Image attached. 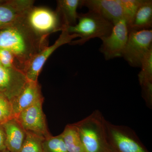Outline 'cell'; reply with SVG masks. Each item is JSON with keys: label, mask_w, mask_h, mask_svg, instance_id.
<instances>
[{"label": "cell", "mask_w": 152, "mask_h": 152, "mask_svg": "<svg viewBox=\"0 0 152 152\" xmlns=\"http://www.w3.org/2000/svg\"><path fill=\"white\" fill-rule=\"evenodd\" d=\"M48 46V38L36 35L23 20L0 29V49L7 50L15 56L24 74L33 58Z\"/></svg>", "instance_id": "1"}, {"label": "cell", "mask_w": 152, "mask_h": 152, "mask_svg": "<svg viewBox=\"0 0 152 152\" xmlns=\"http://www.w3.org/2000/svg\"><path fill=\"white\" fill-rule=\"evenodd\" d=\"M106 121L99 111L75 124L85 152H113L107 137Z\"/></svg>", "instance_id": "2"}, {"label": "cell", "mask_w": 152, "mask_h": 152, "mask_svg": "<svg viewBox=\"0 0 152 152\" xmlns=\"http://www.w3.org/2000/svg\"><path fill=\"white\" fill-rule=\"evenodd\" d=\"M113 26V23L108 20L96 13L89 11L86 13L79 14L77 24L67 27L61 31L75 34L80 37L79 39L72 41L70 45H83L91 39L99 38L101 39L108 36Z\"/></svg>", "instance_id": "3"}, {"label": "cell", "mask_w": 152, "mask_h": 152, "mask_svg": "<svg viewBox=\"0 0 152 152\" xmlns=\"http://www.w3.org/2000/svg\"><path fill=\"white\" fill-rule=\"evenodd\" d=\"M24 22L39 37L48 38L52 33L60 31L61 24L56 11L42 7L34 6L26 14Z\"/></svg>", "instance_id": "4"}, {"label": "cell", "mask_w": 152, "mask_h": 152, "mask_svg": "<svg viewBox=\"0 0 152 152\" xmlns=\"http://www.w3.org/2000/svg\"><path fill=\"white\" fill-rule=\"evenodd\" d=\"M152 48V30H130L122 57L133 67H140L143 58Z\"/></svg>", "instance_id": "5"}, {"label": "cell", "mask_w": 152, "mask_h": 152, "mask_svg": "<svg viewBox=\"0 0 152 152\" xmlns=\"http://www.w3.org/2000/svg\"><path fill=\"white\" fill-rule=\"evenodd\" d=\"M109 145L113 152H149L137 136L126 128L115 126L106 121Z\"/></svg>", "instance_id": "6"}, {"label": "cell", "mask_w": 152, "mask_h": 152, "mask_svg": "<svg viewBox=\"0 0 152 152\" xmlns=\"http://www.w3.org/2000/svg\"><path fill=\"white\" fill-rule=\"evenodd\" d=\"M129 20L123 18L115 22L110 34L101 39L100 50L107 60L122 57L129 36Z\"/></svg>", "instance_id": "7"}, {"label": "cell", "mask_w": 152, "mask_h": 152, "mask_svg": "<svg viewBox=\"0 0 152 152\" xmlns=\"http://www.w3.org/2000/svg\"><path fill=\"white\" fill-rule=\"evenodd\" d=\"M43 99L21 112L15 118L26 132L32 133L44 139L51 135L48 131L42 110Z\"/></svg>", "instance_id": "8"}, {"label": "cell", "mask_w": 152, "mask_h": 152, "mask_svg": "<svg viewBox=\"0 0 152 152\" xmlns=\"http://www.w3.org/2000/svg\"><path fill=\"white\" fill-rule=\"evenodd\" d=\"M79 37L75 34H69L66 31H61V33L50 46H48L40 52L32 60L25 73L28 80L38 82V78L43 67L49 57L58 48L66 44H69L73 39Z\"/></svg>", "instance_id": "9"}, {"label": "cell", "mask_w": 152, "mask_h": 152, "mask_svg": "<svg viewBox=\"0 0 152 152\" xmlns=\"http://www.w3.org/2000/svg\"><path fill=\"white\" fill-rule=\"evenodd\" d=\"M34 3L33 0H10L0 4V29L23 20Z\"/></svg>", "instance_id": "10"}, {"label": "cell", "mask_w": 152, "mask_h": 152, "mask_svg": "<svg viewBox=\"0 0 152 152\" xmlns=\"http://www.w3.org/2000/svg\"><path fill=\"white\" fill-rule=\"evenodd\" d=\"M27 81L23 72L0 65V94L11 103L19 94Z\"/></svg>", "instance_id": "11"}, {"label": "cell", "mask_w": 152, "mask_h": 152, "mask_svg": "<svg viewBox=\"0 0 152 152\" xmlns=\"http://www.w3.org/2000/svg\"><path fill=\"white\" fill-rule=\"evenodd\" d=\"M80 7H86L113 24L123 18L128 20L120 0H81Z\"/></svg>", "instance_id": "12"}, {"label": "cell", "mask_w": 152, "mask_h": 152, "mask_svg": "<svg viewBox=\"0 0 152 152\" xmlns=\"http://www.w3.org/2000/svg\"><path fill=\"white\" fill-rule=\"evenodd\" d=\"M43 99L38 82L28 80L19 94L11 102L15 118L21 112Z\"/></svg>", "instance_id": "13"}, {"label": "cell", "mask_w": 152, "mask_h": 152, "mask_svg": "<svg viewBox=\"0 0 152 152\" xmlns=\"http://www.w3.org/2000/svg\"><path fill=\"white\" fill-rule=\"evenodd\" d=\"M2 126L5 133L7 149L10 152H19L26 138V131L15 118Z\"/></svg>", "instance_id": "14"}, {"label": "cell", "mask_w": 152, "mask_h": 152, "mask_svg": "<svg viewBox=\"0 0 152 152\" xmlns=\"http://www.w3.org/2000/svg\"><path fill=\"white\" fill-rule=\"evenodd\" d=\"M81 0H58L56 12L59 18L61 31L67 27L74 26L77 22V10L80 6Z\"/></svg>", "instance_id": "15"}, {"label": "cell", "mask_w": 152, "mask_h": 152, "mask_svg": "<svg viewBox=\"0 0 152 152\" xmlns=\"http://www.w3.org/2000/svg\"><path fill=\"white\" fill-rule=\"evenodd\" d=\"M129 30L151 29L152 27V1L142 0L131 21Z\"/></svg>", "instance_id": "16"}, {"label": "cell", "mask_w": 152, "mask_h": 152, "mask_svg": "<svg viewBox=\"0 0 152 152\" xmlns=\"http://www.w3.org/2000/svg\"><path fill=\"white\" fill-rule=\"evenodd\" d=\"M61 135L68 152H85L75 124L67 125Z\"/></svg>", "instance_id": "17"}, {"label": "cell", "mask_w": 152, "mask_h": 152, "mask_svg": "<svg viewBox=\"0 0 152 152\" xmlns=\"http://www.w3.org/2000/svg\"><path fill=\"white\" fill-rule=\"evenodd\" d=\"M44 140L35 134L26 132L24 141L19 152H43Z\"/></svg>", "instance_id": "18"}, {"label": "cell", "mask_w": 152, "mask_h": 152, "mask_svg": "<svg viewBox=\"0 0 152 152\" xmlns=\"http://www.w3.org/2000/svg\"><path fill=\"white\" fill-rule=\"evenodd\" d=\"M141 71L138 75L141 86L152 82V48L144 56L141 64Z\"/></svg>", "instance_id": "19"}, {"label": "cell", "mask_w": 152, "mask_h": 152, "mask_svg": "<svg viewBox=\"0 0 152 152\" xmlns=\"http://www.w3.org/2000/svg\"><path fill=\"white\" fill-rule=\"evenodd\" d=\"M43 152H69L61 135L55 137L51 135L45 139L42 143Z\"/></svg>", "instance_id": "20"}, {"label": "cell", "mask_w": 152, "mask_h": 152, "mask_svg": "<svg viewBox=\"0 0 152 152\" xmlns=\"http://www.w3.org/2000/svg\"><path fill=\"white\" fill-rule=\"evenodd\" d=\"M0 62L1 65L4 67L13 69L24 73L22 66L16 58L7 50L0 49Z\"/></svg>", "instance_id": "21"}, {"label": "cell", "mask_w": 152, "mask_h": 152, "mask_svg": "<svg viewBox=\"0 0 152 152\" xmlns=\"http://www.w3.org/2000/svg\"><path fill=\"white\" fill-rule=\"evenodd\" d=\"M15 118L12 104L3 95L0 94V125Z\"/></svg>", "instance_id": "22"}, {"label": "cell", "mask_w": 152, "mask_h": 152, "mask_svg": "<svg viewBox=\"0 0 152 152\" xmlns=\"http://www.w3.org/2000/svg\"><path fill=\"white\" fill-rule=\"evenodd\" d=\"M120 1L129 23L142 0H120Z\"/></svg>", "instance_id": "23"}, {"label": "cell", "mask_w": 152, "mask_h": 152, "mask_svg": "<svg viewBox=\"0 0 152 152\" xmlns=\"http://www.w3.org/2000/svg\"><path fill=\"white\" fill-rule=\"evenodd\" d=\"M6 149L5 133L2 126L0 125V152Z\"/></svg>", "instance_id": "24"}, {"label": "cell", "mask_w": 152, "mask_h": 152, "mask_svg": "<svg viewBox=\"0 0 152 152\" xmlns=\"http://www.w3.org/2000/svg\"><path fill=\"white\" fill-rule=\"evenodd\" d=\"M1 152H10L9 151H8L6 149L5 150H4V151H3Z\"/></svg>", "instance_id": "25"}, {"label": "cell", "mask_w": 152, "mask_h": 152, "mask_svg": "<svg viewBox=\"0 0 152 152\" xmlns=\"http://www.w3.org/2000/svg\"><path fill=\"white\" fill-rule=\"evenodd\" d=\"M5 1H2V0H0V4H2V3H3Z\"/></svg>", "instance_id": "26"}, {"label": "cell", "mask_w": 152, "mask_h": 152, "mask_svg": "<svg viewBox=\"0 0 152 152\" xmlns=\"http://www.w3.org/2000/svg\"><path fill=\"white\" fill-rule=\"evenodd\" d=\"M0 65L1 66V62H0Z\"/></svg>", "instance_id": "27"}, {"label": "cell", "mask_w": 152, "mask_h": 152, "mask_svg": "<svg viewBox=\"0 0 152 152\" xmlns=\"http://www.w3.org/2000/svg\"></svg>", "instance_id": "28"}]
</instances>
